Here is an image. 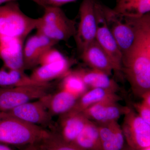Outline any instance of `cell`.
<instances>
[{
	"mask_svg": "<svg viewBox=\"0 0 150 150\" xmlns=\"http://www.w3.org/2000/svg\"><path fill=\"white\" fill-rule=\"evenodd\" d=\"M122 72L134 95L150 91V13L138 18L135 40L122 56Z\"/></svg>",
	"mask_w": 150,
	"mask_h": 150,
	"instance_id": "1",
	"label": "cell"
},
{
	"mask_svg": "<svg viewBox=\"0 0 150 150\" xmlns=\"http://www.w3.org/2000/svg\"><path fill=\"white\" fill-rule=\"evenodd\" d=\"M3 113L0 120V144L13 146L37 144L51 134V131L43 127Z\"/></svg>",
	"mask_w": 150,
	"mask_h": 150,
	"instance_id": "2",
	"label": "cell"
},
{
	"mask_svg": "<svg viewBox=\"0 0 150 150\" xmlns=\"http://www.w3.org/2000/svg\"><path fill=\"white\" fill-rule=\"evenodd\" d=\"M38 18L28 16L16 1L0 6V38H13L25 40L36 29Z\"/></svg>",
	"mask_w": 150,
	"mask_h": 150,
	"instance_id": "3",
	"label": "cell"
},
{
	"mask_svg": "<svg viewBox=\"0 0 150 150\" xmlns=\"http://www.w3.org/2000/svg\"><path fill=\"white\" fill-rule=\"evenodd\" d=\"M44 13L38 18L36 32L57 42L67 41L76 31L74 20L68 17L59 7L46 6Z\"/></svg>",
	"mask_w": 150,
	"mask_h": 150,
	"instance_id": "4",
	"label": "cell"
},
{
	"mask_svg": "<svg viewBox=\"0 0 150 150\" xmlns=\"http://www.w3.org/2000/svg\"><path fill=\"white\" fill-rule=\"evenodd\" d=\"M102 8L108 27L123 56L134 43L139 18L123 15L103 4Z\"/></svg>",
	"mask_w": 150,
	"mask_h": 150,
	"instance_id": "5",
	"label": "cell"
},
{
	"mask_svg": "<svg viewBox=\"0 0 150 150\" xmlns=\"http://www.w3.org/2000/svg\"><path fill=\"white\" fill-rule=\"evenodd\" d=\"M51 83L12 88H0V111L8 112L15 108L38 100L48 93Z\"/></svg>",
	"mask_w": 150,
	"mask_h": 150,
	"instance_id": "6",
	"label": "cell"
},
{
	"mask_svg": "<svg viewBox=\"0 0 150 150\" xmlns=\"http://www.w3.org/2000/svg\"><path fill=\"white\" fill-rule=\"evenodd\" d=\"M94 10L96 21V40L107 53L115 68V72H122V55L112 33L108 27L103 11L102 3L95 0Z\"/></svg>",
	"mask_w": 150,
	"mask_h": 150,
	"instance_id": "7",
	"label": "cell"
},
{
	"mask_svg": "<svg viewBox=\"0 0 150 150\" xmlns=\"http://www.w3.org/2000/svg\"><path fill=\"white\" fill-rule=\"evenodd\" d=\"M121 129L128 146L135 150L150 147V125L130 108L124 114Z\"/></svg>",
	"mask_w": 150,
	"mask_h": 150,
	"instance_id": "8",
	"label": "cell"
},
{
	"mask_svg": "<svg viewBox=\"0 0 150 150\" xmlns=\"http://www.w3.org/2000/svg\"><path fill=\"white\" fill-rule=\"evenodd\" d=\"M95 0H83L79 9L80 21L74 38L80 52L96 40V21Z\"/></svg>",
	"mask_w": 150,
	"mask_h": 150,
	"instance_id": "9",
	"label": "cell"
},
{
	"mask_svg": "<svg viewBox=\"0 0 150 150\" xmlns=\"http://www.w3.org/2000/svg\"><path fill=\"white\" fill-rule=\"evenodd\" d=\"M4 113L43 128L52 126V117L40 98L36 101L26 103Z\"/></svg>",
	"mask_w": 150,
	"mask_h": 150,
	"instance_id": "10",
	"label": "cell"
},
{
	"mask_svg": "<svg viewBox=\"0 0 150 150\" xmlns=\"http://www.w3.org/2000/svg\"><path fill=\"white\" fill-rule=\"evenodd\" d=\"M130 108L119 104L115 100H108L93 105L81 112L90 121L103 123L118 121L121 115L126 114Z\"/></svg>",
	"mask_w": 150,
	"mask_h": 150,
	"instance_id": "11",
	"label": "cell"
},
{
	"mask_svg": "<svg viewBox=\"0 0 150 150\" xmlns=\"http://www.w3.org/2000/svg\"><path fill=\"white\" fill-rule=\"evenodd\" d=\"M58 43L37 32L30 37L23 46L25 70L33 69L39 65V61L44 53Z\"/></svg>",
	"mask_w": 150,
	"mask_h": 150,
	"instance_id": "12",
	"label": "cell"
},
{
	"mask_svg": "<svg viewBox=\"0 0 150 150\" xmlns=\"http://www.w3.org/2000/svg\"><path fill=\"white\" fill-rule=\"evenodd\" d=\"M24 40L13 38H0V59L8 69L25 71L23 57Z\"/></svg>",
	"mask_w": 150,
	"mask_h": 150,
	"instance_id": "13",
	"label": "cell"
},
{
	"mask_svg": "<svg viewBox=\"0 0 150 150\" xmlns=\"http://www.w3.org/2000/svg\"><path fill=\"white\" fill-rule=\"evenodd\" d=\"M58 132H56L64 141L73 143L80 134L89 120L82 112L71 110L59 115Z\"/></svg>",
	"mask_w": 150,
	"mask_h": 150,
	"instance_id": "14",
	"label": "cell"
},
{
	"mask_svg": "<svg viewBox=\"0 0 150 150\" xmlns=\"http://www.w3.org/2000/svg\"><path fill=\"white\" fill-rule=\"evenodd\" d=\"M81 58L91 69L100 71L108 76L115 72V68L110 58L94 40L86 46L81 52Z\"/></svg>",
	"mask_w": 150,
	"mask_h": 150,
	"instance_id": "15",
	"label": "cell"
},
{
	"mask_svg": "<svg viewBox=\"0 0 150 150\" xmlns=\"http://www.w3.org/2000/svg\"><path fill=\"white\" fill-rule=\"evenodd\" d=\"M73 63L67 58L60 62L41 65L35 68L30 76L37 83H50L51 81L62 78L67 75Z\"/></svg>",
	"mask_w": 150,
	"mask_h": 150,
	"instance_id": "16",
	"label": "cell"
},
{
	"mask_svg": "<svg viewBox=\"0 0 150 150\" xmlns=\"http://www.w3.org/2000/svg\"><path fill=\"white\" fill-rule=\"evenodd\" d=\"M102 150H122L124 137L117 121L96 123Z\"/></svg>",
	"mask_w": 150,
	"mask_h": 150,
	"instance_id": "17",
	"label": "cell"
},
{
	"mask_svg": "<svg viewBox=\"0 0 150 150\" xmlns=\"http://www.w3.org/2000/svg\"><path fill=\"white\" fill-rule=\"evenodd\" d=\"M73 71L80 78L88 89H104L115 93L120 91V87L116 82L100 71L83 68Z\"/></svg>",
	"mask_w": 150,
	"mask_h": 150,
	"instance_id": "18",
	"label": "cell"
},
{
	"mask_svg": "<svg viewBox=\"0 0 150 150\" xmlns=\"http://www.w3.org/2000/svg\"><path fill=\"white\" fill-rule=\"evenodd\" d=\"M79 98L60 89L54 94L48 93L40 98L52 117L66 113L73 108Z\"/></svg>",
	"mask_w": 150,
	"mask_h": 150,
	"instance_id": "19",
	"label": "cell"
},
{
	"mask_svg": "<svg viewBox=\"0 0 150 150\" xmlns=\"http://www.w3.org/2000/svg\"><path fill=\"white\" fill-rule=\"evenodd\" d=\"M121 97L115 93L108 90L102 88L90 89L80 97L75 105L70 110L78 112H81L93 105L108 100L120 101Z\"/></svg>",
	"mask_w": 150,
	"mask_h": 150,
	"instance_id": "20",
	"label": "cell"
},
{
	"mask_svg": "<svg viewBox=\"0 0 150 150\" xmlns=\"http://www.w3.org/2000/svg\"><path fill=\"white\" fill-rule=\"evenodd\" d=\"M71 144L83 150H102L96 123L89 120Z\"/></svg>",
	"mask_w": 150,
	"mask_h": 150,
	"instance_id": "21",
	"label": "cell"
},
{
	"mask_svg": "<svg viewBox=\"0 0 150 150\" xmlns=\"http://www.w3.org/2000/svg\"><path fill=\"white\" fill-rule=\"evenodd\" d=\"M112 9L127 16L140 18L150 13V0H117Z\"/></svg>",
	"mask_w": 150,
	"mask_h": 150,
	"instance_id": "22",
	"label": "cell"
},
{
	"mask_svg": "<svg viewBox=\"0 0 150 150\" xmlns=\"http://www.w3.org/2000/svg\"><path fill=\"white\" fill-rule=\"evenodd\" d=\"M8 70L0 69V88H12L42 84L37 83L33 80L30 76L25 73V71Z\"/></svg>",
	"mask_w": 150,
	"mask_h": 150,
	"instance_id": "23",
	"label": "cell"
},
{
	"mask_svg": "<svg viewBox=\"0 0 150 150\" xmlns=\"http://www.w3.org/2000/svg\"><path fill=\"white\" fill-rule=\"evenodd\" d=\"M60 89L79 98L88 91V88L80 78L73 71H70L62 78Z\"/></svg>",
	"mask_w": 150,
	"mask_h": 150,
	"instance_id": "24",
	"label": "cell"
},
{
	"mask_svg": "<svg viewBox=\"0 0 150 150\" xmlns=\"http://www.w3.org/2000/svg\"><path fill=\"white\" fill-rule=\"evenodd\" d=\"M37 145L41 150H83L65 142L54 131Z\"/></svg>",
	"mask_w": 150,
	"mask_h": 150,
	"instance_id": "25",
	"label": "cell"
},
{
	"mask_svg": "<svg viewBox=\"0 0 150 150\" xmlns=\"http://www.w3.org/2000/svg\"><path fill=\"white\" fill-rule=\"evenodd\" d=\"M67 59L64 54L56 48L52 47L46 51L40 58L39 65H44L63 61Z\"/></svg>",
	"mask_w": 150,
	"mask_h": 150,
	"instance_id": "26",
	"label": "cell"
},
{
	"mask_svg": "<svg viewBox=\"0 0 150 150\" xmlns=\"http://www.w3.org/2000/svg\"><path fill=\"white\" fill-rule=\"evenodd\" d=\"M133 106L140 117L150 125V106L142 102L135 103Z\"/></svg>",
	"mask_w": 150,
	"mask_h": 150,
	"instance_id": "27",
	"label": "cell"
},
{
	"mask_svg": "<svg viewBox=\"0 0 150 150\" xmlns=\"http://www.w3.org/2000/svg\"><path fill=\"white\" fill-rule=\"evenodd\" d=\"M76 0H40L42 7L44 8L46 6L60 7L68 3L72 2Z\"/></svg>",
	"mask_w": 150,
	"mask_h": 150,
	"instance_id": "28",
	"label": "cell"
},
{
	"mask_svg": "<svg viewBox=\"0 0 150 150\" xmlns=\"http://www.w3.org/2000/svg\"><path fill=\"white\" fill-rule=\"evenodd\" d=\"M142 102L144 103L148 106H150V91L146 92L142 96Z\"/></svg>",
	"mask_w": 150,
	"mask_h": 150,
	"instance_id": "29",
	"label": "cell"
},
{
	"mask_svg": "<svg viewBox=\"0 0 150 150\" xmlns=\"http://www.w3.org/2000/svg\"><path fill=\"white\" fill-rule=\"evenodd\" d=\"M18 0H0V6L6 4V3L16 1ZM32 1L33 2L35 3L40 6L42 7V4L40 2V0H30Z\"/></svg>",
	"mask_w": 150,
	"mask_h": 150,
	"instance_id": "30",
	"label": "cell"
},
{
	"mask_svg": "<svg viewBox=\"0 0 150 150\" xmlns=\"http://www.w3.org/2000/svg\"><path fill=\"white\" fill-rule=\"evenodd\" d=\"M24 150H41L37 144L30 145Z\"/></svg>",
	"mask_w": 150,
	"mask_h": 150,
	"instance_id": "31",
	"label": "cell"
},
{
	"mask_svg": "<svg viewBox=\"0 0 150 150\" xmlns=\"http://www.w3.org/2000/svg\"><path fill=\"white\" fill-rule=\"evenodd\" d=\"M0 150H12L8 145L0 144Z\"/></svg>",
	"mask_w": 150,
	"mask_h": 150,
	"instance_id": "32",
	"label": "cell"
},
{
	"mask_svg": "<svg viewBox=\"0 0 150 150\" xmlns=\"http://www.w3.org/2000/svg\"><path fill=\"white\" fill-rule=\"evenodd\" d=\"M122 150H137L134 149H133V148L130 147V146H125L124 145V146L122 149Z\"/></svg>",
	"mask_w": 150,
	"mask_h": 150,
	"instance_id": "33",
	"label": "cell"
},
{
	"mask_svg": "<svg viewBox=\"0 0 150 150\" xmlns=\"http://www.w3.org/2000/svg\"><path fill=\"white\" fill-rule=\"evenodd\" d=\"M3 116H4V113L0 111V120L3 118Z\"/></svg>",
	"mask_w": 150,
	"mask_h": 150,
	"instance_id": "34",
	"label": "cell"
},
{
	"mask_svg": "<svg viewBox=\"0 0 150 150\" xmlns=\"http://www.w3.org/2000/svg\"><path fill=\"white\" fill-rule=\"evenodd\" d=\"M137 150H150V147H148L144 148V149H141Z\"/></svg>",
	"mask_w": 150,
	"mask_h": 150,
	"instance_id": "35",
	"label": "cell"
}]
</instances>
